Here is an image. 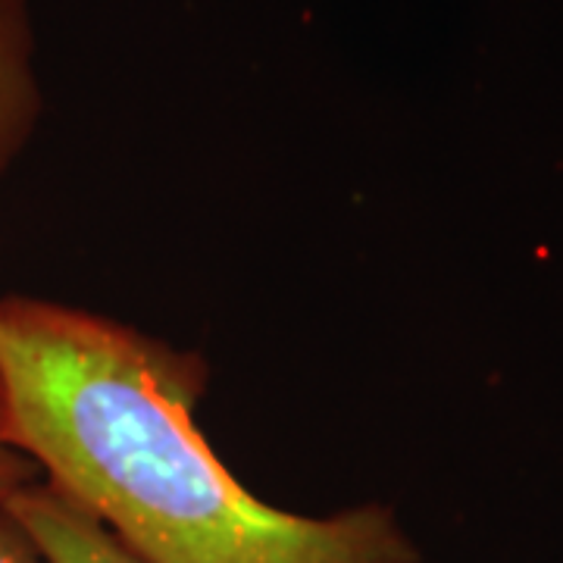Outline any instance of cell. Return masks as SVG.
<instances>
[{"label":"cell","mask_w":563,"mask_h":563,"mask_svg":"<svg viewBox=\"0 0 563 563\" xmlns=\"http://www.w3.org/2000/svg\"><path fill=\"white\" fill-rule=\"evenodd\" d=\"M207 361L135 325L0 298L3 435L141 563H420L395 514L254 498L195 422Z\"/></svg>","instance_id":"6da1fadb"},{"label":"cell","mask_w":563,"mask_h":563,"mask_svg":"<svg viewBox=\"0 0 563 563\" xmlns=\"http://www.w3.org/2000/svg\"><path fill=\"white\" fill-rule=\"evenodd\" d=\"M38 466L29 457H22L20 451L7 442V435H3V413H0V501L13 498L25 485L38 483Z\"/></svg>","instance_id":"277c9868"},{"label":"cell","mask_w":563,"mask_h":563,"mask_svg":"<svg viewBox=\"0 0 563 563\" xmlns=\"http://www.w3.org/2000/svg\"><path fill=\"white\" fill-rule=\"evenodd\" d=\"M41 117L35 32L25 0H0V176L25 151Z\"/></svg>","instance_id":"3957f363"},{"label":"cell","mask_w":563,"mask_h":563,"mask_svg":"<svg viewBox=\"0 0 563 563\" xmlns=\"http://www.w3.org/2000/svg\"><path fill=\"white\" fill-rule=\"evenodd\" d=\"M0 563H47L7 501H0Z\"/></svg>","instance_id":"5b68a950"},{"label":"cell","mask_w":563,"mask_h":563,"mask_svg":"<svg viewBox=\"0 0 563 563\" xmlns=\"http://www.w3.org/2000/svg\"><path fill=\"white\" fill-rule=\"evenodd\" d=\"M7 507L47 563H141L107 526L47 483L25 485Z\"/></svg>","instance_id":"7a4b0ae2"}]
</instances>
